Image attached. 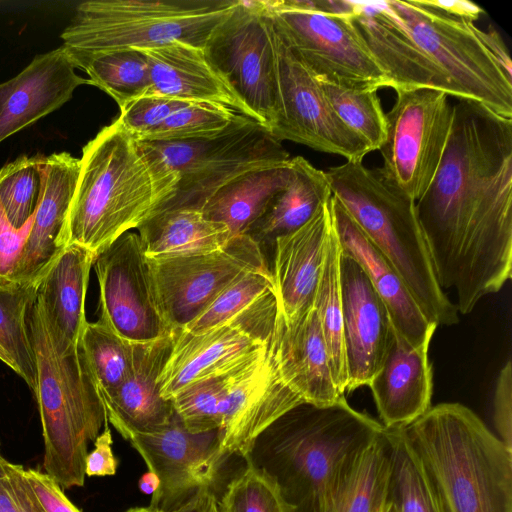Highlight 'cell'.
<instances>
[{
  "instance_id": "obj_1",
  "label": "cell",
  "mask_w": 512,
  "mask_h": 512,
  "mask_svg": "<svg viewBox=\"0 0 512 512\" xmlns=\"http://www.w3.org/2000/svg\"><path fill=\"white\" fill-rule=\"evenodd\" d=\"M433 271L461 314L512 272V119L459 99L437 171L416 201Z\"/></svg>"
},
{
  "instance_id": "obj_2",
  "label": "cell",
  "mask_w": 512,
  "mask_h": 512,
  "mask_svg": "<svg viewBox=\"0 0 512 512\" xmlns=\"http://www.w3.org/2000/svg\"><path fill=\"white\" fill-rule=\"evenodd\" d=\"M382 429L345 396L331 405L301 403L264 429L242 457L270 484L282 512H340L361 454Z\"/></svg>"
},
{
  "instance_id": "obj_3",
  "label": "cell",
  "mask_w": 512,
  "mask_h": 512,
  "mask_svg": "<svg viewBox=\"0 0 512 512\" xmlns=\"http://www.w3.org/2000/svg\"><path fill=\"white\" fill-rule=\"evenodd\" d=\"M175 188L116 119L83 147L61 249L77 244L97 257L169 201Z\"/></svg>"
},
{
  "instance_id": "obj_4",
  "label": "cell",
  "mask_w": 512,
  "mask_h": 512,
  "mask_svg": "<svg viewBox=\"0 0 512 512\" xmlns=\"http://www.w3.org/2000/svg\"><path fill=\"white\" fill-rule=\"evenodd\" d=\"M441 512H512V450L460 403L400 427Z\"/></svg>"
},
{
  "instance_id": "obj_5",
  "label": "cell",
  "mask_w": 512,
  "mask_h": 512,
  "mask_svg": "<svg viewBox=\"0 0 512 512\" xmlns=\"http://www.w3.org/2000/svg\"><path fill=\"white\" fill-rule=\"evenodd\" d=\"M36 366L35 398L44 440L43 469L62 489L82 487L88 446L107 422L77 345L60 349L40 296L27 313Z\"/></svg>"
},
{
  "instance_id": "obj_6",
  "label": "cell",
  "mask_w": 512,
  "mask_h": 512,
  "mask_svg": "<svg viewBox=\"0 0 512 512\" xmlns=\"http://www.w3.org/2000/svg\"><path fill=\"white\" fill-rule=\"evenodd\" d=\"M332 196L393 266L429 322L458 323V310L439 286L425 242L416 202L381 168L347 160L324 171Z\"/></svg>"
},
{
  "instance_id": "obj_7",
  "label": "cell",
  "mask_w": 512,
  "mask_h": 512,
  "mask_svg": "<svg viewBox=\"0 0 512 512\" xmlns=\"http://www.w3.org/2000/svg\"><path fill=\"white\" fill-rule=\"evenodd\" d=\"M238 0H90L78 4L61 33L71 60L174 41L203 49Z\"/></svg>"
},
{
  "instance_id": "obj_8",
  "label": "cell",
  "mask_w": 512,
  "mask_h": 512,
  "mask_svg": "<svg viewBox=\"0 0 512 512\" xmlns=\"http://www.w3.org/2000/svg\"><path fill=\"white\" fill-rule=\"evenodd\" d=\"M137 142L157 170L177 176L174 196L154 213L180 208L201 210L234 179L254 170L285 165L291 159L263 125L240 113L214 137Z\"/></svg>"
},
{
  "instance_id": "obj_9",
  "label": "cell",
  "mask_w": 512,
  "mask_h": 512,
  "mask_svg": "<svg viewBox=\"0 0 512 512\" xmlns=\"http://www.w3.org/2000/svg\"><path fill=\"white\" fill-rule=\"evenodd\" d=\"M203 50L251 118L270 131L279 114L276 33L261 1L238 0Z\"/></svg>"
},
{
  "instance_id": "obj_10",
  "label": "cell",
  "mask_w": 512,
  "mask_h": 512,
  "mask_svg": "<svg viewBox=\"0 0 512 512\" xmlns=\"http://www.w3.org/2000/svg\"><path fill=\"white\" fill-rule=\"evenodd\" d=\"M384 2L448 75L461 99L478 101L512 119V83L481 45L470 22L445 14L423 0Z\"/></svg>"
},
{
  "instance_id": "obj_11",
  "label": "cell",
  "mask_w": 512,
  "mask_h": 512,
  "mask_svg": "<svg viewBox=\"0 0 512 512\" xmlns=\"http://www.w3.org/2000/svg\"><path fill=\"white\" fill-rule=\"evenodd\" d=\"M274 292L229 321L201 334L174 332V342L160 373L163 398L183 388L230 373L256 359L266 348L277 316Z\"/></svg>"
},
{
  "instance_id": "obj_12",
  "label": "cell",
  "mask_w": 512,
  "mask_h": 512,
  "mask_svg": "<svg viewBox=\"0 0 512 512\" xmlns=\"http://www.w3.org/2000/svg\"><path fill=\"white\" fill-rule=\"evenodd\" d=\"M385 114L381 168L400 190L418 201L429 187L449 137L453 106L443 91L400 90Z\"/></svg>"
},
{
  "instance_id": "obj_13",
  "label": "cell",
  "mask_w": 512,
  "mask_h": 512,
  "mask_svg": "<svg viewBox=\"0 0 512 512\" xmlns=\"http://www.w3.org/2000/svg\"><path fill=\"white\" fill-rule=\"evenodd\" d=\"M260 1L277 36L318 81L374 90L390 87L350 17L274 9Z\"/></svg>"
},
{
  "instance_id": "obj_14",
  "label": "cell",
  "mask_w": 512,
  "mask_h": 512,
  "mask_svg": "<svg viewBox=\"0 0 512 512\" xmlns=\"http://www.w3.org/2000/svg\"><path fill=\"white\" fill-rule=\"evenodd\" d=\"M98 319L131 343L163 339L175 331L163 312L149 259L137 232H126L94 261Z\"/></svg>"
},
{
  "instance_id": "obj_15",
  "label": "cell",
  "mask_w": 512,
  "mask_h": 512,
  "mask_svg": "<svg viewBox=\"0 0 512 512\" xmlns=\"http://www.w3.org/2000/svg\"><path fill=\"white\" fill-rule=\"evenodd\" d=\"M149 262L173 331L184 329L241 276L269 269L261 245L248 234L234 236L214 252Z\"/></svg>"
},
{
  "instance_id": "obj_16",
  "label": "cell",
  "mask_w": 512,
  "mask_h": 512,
  "mask_svg": "<svg viewBox=\"0 0 512 512\" xmlns=\"http://www.w3.org/2000/svg\"><path fill=\"white\" fill-rule=\"evenodd\" d=\"M126 440L159 479V487L148 506L153 511H172L200 489L213 487L221 466L229 459L222 449L220 429L192 433L176 413L164 429L151 434H130Z\"/></svg>"
},
{
  "instance_id": "obj_17",
  "label": "cell",
  "mask_w": 512,
  "mask_h": 512,
  "mask_svg": "<svg viewBox=\"0 0 512 512\" xmlns=\"http://www.w3.org/2000/svg\"><path fill=\"white\" fill-rule=\"evenodd\" d=\"M276 48L279 114L271 135L346 160H363L371 152L368 146L339 119L319 81L277 34Z\"/></svg>"
},
{
  "instance_id": "obj_18",
  "label": "cell",
  "mask_w": 512,
  "mask_h": 512,
  "mask_svg": "<svg viewBox=\"0 0 512 512\" xmlns=\"http://www.w3.org/2000/svg\"><path fill=\"white\" fill-rule=\"evenodd\" d=\"M276 320L267 347L237 372L223 400L220 430L222 449L229 457L242 456L264 429L290 409L305 403L282 373Z\"/></svg>"
},
{
  "instance_id": "obj_19",
  "label": "cell",
  "mask_w": 512,
  "mask_h": 512,
  "mask_svg": "<svg viewBox=\"0 0 512 512\" xmlns=\"http://www.w3.org/2000/svg\"><path fill=\"white\" fill-rule=\"evenodd\" d=\"M343 337L348 382L345 393L369 385L382 366L394 329L362 267L341 251L339 261Z\"/></svg>"
},
{
  "instance_id": "obj_20",
  "label": "cell",
  "mask_w": 512,
  "mask_h": 512,
  "mask_svg": "<svg viewBox=\"0 0 512 512\" xmlns=\"http://www.w3.org/2000/svg\"><path fill=\"white\" fill-rule=\"evenodd\" d=\"M350 19L396 92L428 88L461 99L448 75L416 43L384 1H355Z\"/></svg>"
},
{
  "instance_id": "obj_21",
  "label": "cell",
  "mask_w": 512,
  "mask_h": 512,
  "mask_svg": "<svg viewBox=\"0 0 512 512\" xmlns=\"http://www.w3.org/2000/svg\"><path fill=\"white\" fill-rule=\"evenodd\" d=\"M39 191L31 228L17 264L14 282L37 283L58 255L61 233L76 186L79 159L67 152L36 155Z\"/></svg>"
},
{
  "instance_id": "obj_22",
  "label": "cell",
  "mask_w": 512,
  "mask_h": 512,
  "mask_svg": "<svg viewBox=\"0 0 512 512\" xmlns=\"http://www.w3.org/2000/svg\"><path fill=\"white\" fill-rule=\"evenodd\" d=\"M63 46L36 55L19 74L0 84V143L69 101L89 84L75 72Z\"/></svg>"
},
{
  "instance_id": "obj_23",
  "label": "cell",
  "mask_w": 512,
  "mask_h": 512,
  "mask_svg": "<svg viewBox=\"0 0 512 512\" xmlns=\"http://www.w3.org/2000/svg\"><path fill=\"white\" fill-rule=\"evenodd\" d=\"M331 227L329 199L305 225L273 243L270 272L277 307L286 324L313 308Z\"/></svg>"
},
{
  "instance_id": "obj_24",
  "label": "cell",
  "mask_w": 512,
  "mask_h": 512,
  "mask_svg": "<svg viewBox=\"0 0 512 512\" xmlns=\"http://www.w3.org/2000/svg\"><path fill=\"white\" fill-rule=\"evenodd\" d=\"M174 342V333L147 343H133L132 362L124 381L101 397L107 420L127 438L167 427L174 414L171 400L160 394L158 379Z\"/></svg>"
},
{
  "instance_id": "obj_25",
  "label": "cell",
  "mask_w": 512,
  "mask_h": 512,
  "mask_svg": "<svg viewBox=\"0 0 512 512\" xmlns=\"http://www.w3.org/2000/svg\"><path fill=\"white\" fill-rule=\"evenodd\" d=\"M330 208L341 251L366 273L387 309L394 331L413 347L431 342L437 326L422 313L393 266L333 196Z\"/></svg>"
},
{
  "instance_id": "obj_26",
  "label": "cell",
  "mask_w": 512,
  "mask_h": 512,
  "mask_svg": "<svg viewBox=\"0 0 512 512\" xmlns=\"http://www.w3.org/2000/svg\"><path fill=\"white\" fill-rule=\"evenodd\" d=\"M429 345L413 347L394 331L384 362L368 385L383 427L405 426L431 407Z\"/></svg>"
},
{
  "instance_id": "obj_27",
  "label": "cell",
  "mask_w": 512,
  "mask_h": 512,
  "mask_svg": "<svg viewBox=\"0 0 512 512\" xmlns=\"http://www.w3.org/2000/svg\"><path fill=\"white\" fill-rule=\"evenodd\" d=\"M141 51L149 70L148 95L216 103L251 118L245 105L209 62L203 49L174 41Z\"/></svg>"
},
{
  "instance_id": "obj_28",
  "label": "cell",
  "mask_w": 512,
  "mask_h": 512,
  "mask_svg": "<svg viewBox=\"0 0 512 512\" xmlns=\"http://www.w3.org/2000/svg\"><path fill=\"white\" fill-rule=\"evenodd\" d=\"M277 347L282 373L305 403L331 405L341 395L334 383L320 323L312 308L286 324L277 311Z\"/></svg>"
},
{
  "instance_id": "obj_29",
  "label": "cell",
  "mask_w": 512,
  "mask_h": 512,
  "mask_svg": "<svg viewBox=\"0 0 512 512\" xmlns=\"http://www.w3.org/2000/svg\"><path fill=\"white\" fill-rule=\"evenodd\" d=\"M95 259L88 249L80 245H66L37 283V294L52 331L58 344L65 349L79 343L88 322L85 300Z\"/></svg>"
},
{
  "instance_id": "obj_30",
  "label": "cell",
  "mask_w": 512,
  "mask_h": 512,
  "mask_svg": "<svg viewBox=\"0 0 512 512\" xmlns=\"http://www.w3.org/2000/svg\"><path fill=\"white\" fill-rule=\"evenodd\" d=\"M137 230L149 259L214 252L234 237L226 225L209 220L201 210L187 208L156 212Z\"/></svg>"
},
{
  "instance_id": "obj_31",
  "label": "cell",
  "mask_w": 512,
  "mask_h": 512,
  "mask_svg": "<svg viewBox=\"0 0 512 512\" xmlns=\"http://www.w3.org/2000/svg\"><path fill=\"white\" fill-rule=\"evenodd\" d=\"M290 164L289 182L246 233L260 245L301 228L332 196L324 171L301 156L291 158Z\"/></svg>"
},
{
  "instance_id": "obj_32",
  "label": "cell",
  "mask_w": 512,
  "mask_h": 512,
  "mask_svg": "<svg viewBox=\"0 0 512 512\" xmlns=\"http://www.w3.org/2000/svg\"><path fill=\"white\" fill-rule=\"evenodd\" d=\"M290 161L248 172L224 185L204 204L203 215L226 225L233 236L246 234L289 182Z\"/></svg>"
},
{
  "instance_id": "obj_33",
  "label": "cell",
  "mask_w": 512,
  "mask_h": 512,
  "mask_svg": "<svg viewBox=\"0 0 512 512\" xmlns=\"http://www.w3.org/2000/svg\"><path fill=\"white\" fill-rule=\"evenodd\" d=\"M340 255L341 247L332 222L313 308L324 337L334 383L338 392L345 395L348 375L343 337Z\"/></svg>"
},
{
  "instance_id": "obj_34",
  "label": "cell",
  "mask_w": 512,
  "mask_h": 512,
  "mask_svg": "<svg viewBox=\"0 0 512 512\" xmlns=\"http://www.w3.org/2000/svg\"><path fill=\"white\" fill-rule=\"evenodd\" d=\"M94 85L111 96L121 109L148 95L150 78L145 55L138 49H121L71 60Z\"/></svg>"
},
{
  "instance_id": "obj_35",
  "label": "cell",
  "mask_w": 512,
  "mask_h": 512,
  "mask_svg": "<svg viewBox=\"0 0 512 512\" xmlns=\"http://www.w3.org/2000/svg\"><path fill=\"white\" fill-rule=\"evenodd\" d=\"M386 429L391 441V460L385 510L441 512L422 466L400 427Z\"/></svg>"
},
{
  "instance_id": "obj_36",
  "label": "cell",
  "mask_w": 512,
  "mask_h": 512,
  "mask_svg": "<svg viewBox=\"0 0 512 512\" xmlns=\"http://www.w3.org/2000/svg\"><path fill=\"white\" fill-rule=\"evenodd\" d=\"M34 284L12 283L0 286V344L29 389L36 390V366L30 344L27 313L36 297Z\"/></svg>"
},
{
  "instance_id": "obj_37",
  "label": "cell",
  "mask_w": 512,
  "mask_h": 512,
  "mask_svg": "<svg viewBox=\"0 0 512 512\" xmlns=\"http://www.w3.org/2000/svg\"><path fill=\"white\" fill-rule=\"evenodd\" d=\"M79 347L100 399L115 390L127 377L133 343L116 335L99 320L87 322L79 339Z\"/></svg>"
},
{
  "instance_id": "obj_38",
  "label": "cell",
  "mask_w": 512,
  "mask_h": 512,
  "mask_svg": "<svg viewBox=\"0 0 512 512\" xmlns=\"http://www.w3.org/2000/svg\"><path fill=\"white\" fill-rule=\"evenodd\" d=\"M391 441L385 427L363 451L340 512H385Z\"/></svg>"
},
{
  "instance_id": "obj_39",
  "label": "cell",
  "mask_w": 512,
  "mask_h": 512,
  "mask_svg": "<svg viewBox=\"0 0 512 512\" xmlns=\"http://www.w3.org/2000/svg\"><path fill=\"white\" fill-rule=\"evenodd\" d=\"M319 83L339 119L370 151L379 150L386 139V117L377 90Z\"/></svg>"
},
{
  "instance_id": "obj_40",
  "label": "cell",
  "mask_w": 512,
  "mask_h": 512,
  "mask_svg": "<svg viewBox=\"0 0 512 512\" xmlns=\"http://www.w3.org/2000/svg\"><path fill=\"white\" fill-rule=\"evenodd\" d=\"M246 365L230 373L193 383L170 399L176 415L188 431L203 433L220 429L225 395L237 372Z\"/></svg>"
},
{
  "instance_id": "obj_41",
  "label": "cell",
  "mask_w": 512,
  "mask_h": 512,
  "mask_svg": "<svg viewBox=\"0 0 512 512\" xmlns=\"http://www.w3.org/2000/svg\"><path fill=\"white\" fill-rule=\"evenodd\" d=\"M230 108L210 102H188L139 141L167 142L214 137L236 116Z\"/></svg>"
},
{
  "instance_id": "obj_42",
  "label": "cell",
  "mask_w": 512,
  "mask_h": 512,
  "mask_svg": "<svg viewBox=\"0 0 512 512\" xmlns=\"http://www.w3.org/2000/svg\"><path fill=\"white\" fill-rule=\"evenodd\" d=\"M274 292L270 268L249 272L224 289L183 331L201 334L234 318L259 299Z\"/></svg>"
},
{
  "instance_id": "obj_43",
  "label": "cell",
  "mask_w": 512,
  "mask_h": 512,
  "mask_svg": "<svg viewBox=\"0 0 512 512\" xmlns=\"http://www.w3.org/2000/svg\"><path fill=\"white\" fill-rule=\"evenodd\" d=\"M39 191L36 156L22 155L0 168V203L17 229L31 218Z\"/></svg>"
},
{
  "instance_id": "obj_44",
  "label": "cell",
  "mask_w": 512,
  "mask_h": 512,
  "mask_svg": "<svg viewBox=\"0 0 512 512\" xmlns=\"http://www.w3.org/2000/svg\"><path fill=\"white\" fill-rule=\"evenodd\" d=\"M217 504L219 512H282L270 484L248 466L230 481Z\"/></svg>"
},
{
  "instance_id": "obj_45",
  "label": "cell",
  "mask_w": 512,
  "mask_h": 512,
  "mask_svg": "<svg viewBox=\"0 0 512 512\" xmlns=\"http://www.w3.org/2000/svg\"><path fill=\"white\" fill-rule=\"evenodd\" d=\"M188 102L157 95H145L122 107L117 119L122 127L136 141H139Z\"/></svg>"
},
{
  "instance_id": "obj_46",
  "label": "cell",
  "mask_w": 512,
  "mask_h": 512,
  "mask_svg": "<svg viewBox=\"0 0 512 512\" xmlns=\"http://www.w3.org/2000/svg\"><path fill=\"white\" fill-rule=\"evenodd\" d=\"M31 224L32 218L23 227L15 228L0 203V286L15 283V270Z\"/></svg>"
},
{
  "instance_id": "obj_47",
  "label": "cell",
  "mask_w": 512,
  "mask_h": 512,
  "mask_svg": "<svg viewBox=\"0 0 512 512\" xmlns=\"http://www.w3.org/2000/svg\"><path fill=\"white\" fill-rule=\"evenodd\" d=\"M23 474L42 512H81L45 472L24 468Z\"/></svg>"
},
{
  "instance_id": "obj_48",
  "label": "cell",
  "mask_w": 512,
  "mask_h": 512,
  "mask_svg": "<svg viewBox=\"0 0 512 512\" xmlns=\"http://www.w3.org/2000/svg\"><path fill=\"white\" fill-rule=\"evenodd\" d=\"M494 423L499 439L512 450V369L510 359L497 377L494 394Z\"/></svg>"
},
{
  "instance_id": "obj_49",
  "label": "cell",
  "mask_w": 512,
  "mask_h": 512,
  "mask_svg": "<svg viewBox=\"0 0 512 512\" xmlns=\"http://www.w3.org/2000/svg\"><path fill=\"white\" fill-rule=\"evenodd\" d=\"M112 434L105 423V428L94 441V449L88 452L85 460L86 476H112L116 474L118 460L112 451Z\"/></svg>"
},
{
  "instance_id": "obj_50",
  "label": "cell",
  "mask_w": 512,
  "mask_h": 512,
  "mask_svg": "<svg viewBox=\"0 0 512 512\" xmlns=\"http://www.w3.org/2000/svg\"><path fill=\"white\" fill-rule=\"evenodd\" d=\"M263 2L274 9L312 11L344 17H350L355 9V1L348 0H263Z\"/></svg>"
},
{
  "instance_id": "obj_51",
  "label": "cell",
  "mask_w": 512,
  "mask_h": 512,
  "mask_svg": "<svg viewBox=\"0 0 512 512\" xmlns=\"http://www.w3.org/2000/svg\"><path fill=\"white\" fill-rule=\"evenodd\" d=\"M3 467L17 512H42L37 500L26 481L22 465L14 464L3 458Z\"/></svg>"
},
{
  "instance_id": "obj_52",
  "label": "cell",
  "mask_w": 512,
  "mask_h": 512,
  "mask_svg": "<svg viewBox=\"0 0 512 512\" xmlns=\"http://www.w3.org/2000/svg\"><path fill=\"white\" fill-rule=\"evenodd\" d=\"M470 27L491 59L502 71L506 79L512 83V62L500 34L492 26L488 30L483 31L475 26L473 22H470Z\"/></svg>"
},
{
  "instance_id": "obj_53",
  "label": "cell",
  "mask_w": 512,
  "mask_h": 512,
  "mask_svg": "<svg viewBox=\"0 0 512 512\" xmlns=\"http://www.w3.org/2000/svg\"><path fill=\"white\" fill-rule=\"evenodd\" d=\"M423 2L450 16L474 22L484 13L479 5L467 0H423Z\"/></svg>"
},
{
  "instance_id": "obj_54",
  "label": "cell",
  "mask_w": 512,
  "mask_h": 512,
  "mask_svg": "<svg viewBox=\"0 0 512 512\" xmlns=\"http://www.w3.org/2000/svg\"><path fill=\"white\" fill-rule=\"evenodd\" d=\"M217 502L213 487H206L200 489L185 504L169 512H219Z\"/></svg>"
},
{
  "instance_id": "obj_55",
  "label": "cell",
  "mask_w": 512,
  "mask_h": 512,
  "mask_svg": "<svg viewBox=\"0 0 512 512\" xmlns=\"http://www.w3.org/2000/svg\"><path fill=\"white\" fill-rule=\"evenodd\" d=\"M3 458L0 453V512H17L3 467Z\"/></svg>"
},
{
  "instance_id": "obj_56",
  "label": "cell",
  "mask_w": 512,
  "mask_h": 512,
  "mask_svg": "<svg viewBox=\"0 0 512 512\" xmlns=\"http://www.w3.org/2000/svg\"><path fill=\"white\" fill-rule=\"evenodd\" d=\"M158 477L151 471L148 470L139 479V488L144 494H153L159 487Z\"/></svg>"
},
{
  "instance_id": "obj_57",
  "label": "cell",
  "mask_w": 512,
  "mask_h": 512,
  "mask_svg": "<svg viewBox=\"0 0 512 512\" xmlns=\"http://www.w3.org/2000/svg\"><path fill=\"white\" fill-rule=\"evenodd\" d=\"M0 360L4 364H6L8 367L13 369L12 360H11L10 356L8 355V353L6 352V350L3 348V346L1 344H0Z\"/></svg>"
},
{
  "instance_id": "obj_58",
  "label": "cell",
  "mask_w": 512,
  "mask_h": 512,
  "mask_svg": "<svg viewBox=\"0 0 512 512\" xmlns=\"http://www.w3.org/2000/svg\"><path fill=\"white\" fill-rule=\"evenodd\" d=\"M126 512H154L149 507H136L127 510Z\"/></svg>"
},
{
  "instance_id": "obj_59",
  "label": "cell",
  "mask_w": 512,
  "mask_h": 512,
  "mask_svg": "<svg viewBox=\"0 0 512 512\" xmlns=\"http://www.w3.org/2000/svg\"><path fill=\"white\" fill-rule=\"evenodd\" d=\"M385 512H387V511L385 510Z\"/></svg>"
}]
</instances>
